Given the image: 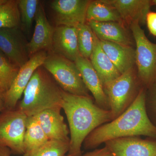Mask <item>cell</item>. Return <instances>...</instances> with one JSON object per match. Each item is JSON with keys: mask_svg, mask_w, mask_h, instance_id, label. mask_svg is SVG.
Here are the masks:
<instances>
[{"mask_svg": "<svg viewBox=\"0 0 156 156\" xmlns=\"http://www.w3.org/2000/svg\"><path fill=\"white\" fill-rule=\"evenodd\" d=\"M146 89L142 88L133 103L122 114L93 130L84 140L86 149H93L111 140L144 136L156 138V127L148 116Z\"/></svg>", "mask_w": 156, "mask_h": 156, "instance_id": "1", "label": "cell"}, {"mask_svg": "<svg viewBox=\"0 0 156 156\" xmlns=\"http://www.w3.org/2000/svg\"><path fill=\"white\" fill-rule=\"evenodd\" d=\"M93 99L62 90V109L67 117L70 135L67 156L82 155L81 148L87 136L98 127L112 120L110 111L98 106Z\"/></svg>", "mask_w": 156, "mask_h": 156, "instance_id": "2", "label": "cell"}, {"mask_svg": "<svg viewBox=\"0 0 156 156\" xmlns=\"http://www.w3.org/2000/svg\"><path fill=\"white\" fill-rule=\"evenodd\" d=\"M23 94L17 109L27 117L48 109L62 108V89L42 66L34 73Z\"/></svg>", "mask_w": 156, "mask_h": 156, "instance_id": "3", "label": "cell"}, {"mask_svg": "<svg viewBox=\"0 0 156 156\" xmlns=\"http://www.w3.org/2000/svg\"><path fill=\"white\" fill-rule=\"evenodd\" d=\"M103 87L113 120L130 106L144 87L134 67Z\"/></svg>", "mask_w": 156, "mask_h": 156, "instance_id": "4", "label": "cell"}, {"mask_svg": "<svg viewBox=\"0 0 156 156\" xmlns=\"http://www.w3.org/2000/svg\"><path fill=\"white\" fill-rule=\"evenodd\" d=\"M42 66L65 92L79 96H91L74 62L53 52H48Z\"/></svg>", "mask_w": 156, "mask_h": 156, "instance_id": "5", "label": "cell"}, {"mask_svg": "<svg viewBox=\"0 0 156 156\" xmlns=\"http://www.w3.org/2000/svg\"><path fill=\"white\" fill-rule=\"evenodd\" d=\"M130 26L136 46V73L143 87L146 89L156 82V44L147 38L138 23Z\"/></svg>", "mask_w": 156, "mask_h": 156, "instance_id": "6", "label": "cell"}, {"mask_svg": "<svg viewBox=\"0 0 156 156\" xmlns=\"http://www.w3.org/2000/svg\"><path fill=\"white\" fill-rule=\"evenodd\" d=\"M3 111L0 115V145L22 155L25 153L23 141L28 117L17 108Z\"/></svg>", "mask_w": 156, "mask_h": 156, "instance_id": "7", "label": "cell"}, {"mask_svg": "<svg viewBox=\"0 0 156 156\" xmlns=\"http://www.w3.org/2000/svg\"><path fill=\"white\" fill-rule=\"evenodd\" d=\"M48 52L42 51L31 56L28 61L20 69L11 87L4 93V110L16 108L17 102L38 68L42 66ZM3 110V111H4Z\"/></svg>", "mask_w": 156, "mask_h": 156, "instance_id": "8", "label": "cell"}, {"mask_svg": "<svg viewBox=\"0 0 156 156\" xmlns=\"http://www.w3.org/2000/svg\"><path fill=\"white\" fill-rule=\"evenodd\" d=\"M89 0H54L51 3L53 19L56 26L77 27L87 23Z\"/></svg>", "mask_w": 156, "mask_h": 156, "instance_id": "9", "label": "cell"}, {"mask_svg": "<svg viewBox=\"0 0 156 156\" xmlns=\"http://www.w3.org/2000/svg\"><path fill=\"white\" fill-rule=\"evenodd\" d=\"M28 43L20 27L0 29V50L20 68L30 59Z\"/></svg>", "mask_w": 156, "mask_h": 156, "instance_id": "10", "label": "cell"}, {"mask_svg": "<svg viewBox=\"0 0 156 156\" xmlns=\"http://www.w3.org/2000/svg\"><path fill=\"white\" fill-rule=\"evenodd\" d=\"M105 144L115 156H156V138L129 136L111 140Z\"/></svg>", "mask_w": 156, "mask_h": 156, "instance_id": "11", "label": "cell"}, {"mask_svg": "<svg viewBox=\"0 0 156 156\" xmlns=\"http://www.w3.org/2000/svg\"><path fill=\"white\" fill-rule=\"evenodd\" d=\"M35 27L32 37L27 44L30 58L42 51H52L54 29L50 25L41 3L39 4L34 19Z\"/></svg>", "mask_w": 156, "mask_h": 156, "instance_id": "12", "label": "cell"}, {"mask_svg": "<svg viewBox=\"0 0 156 156\" xmlns=\"http://www.w3.org/2000/svg\"><path fill=\"white\" fill-rule=\"evenodd\" d=\"M74 62L80 73L85 86L92 93L95 103L99 107L110 111L108 99L103 84L90 60L80 56Z\"/></svg>", "mask_w": 156, "mask_h": 156, "instance_id": "13", "label": "cell"}, {"mask_svg": "<svg viewBox=\"0 0 156 156\" xmlns=\"http://www.w3.org/2000/svg\"><path fill=\"white\" fill-rule=\"evenodd\" d=\"M52 52L74 62L81 56L78 48L77 28L65 26L55 27Z\"/></svg>", "mask_w": 156, "mask_h": 156, "instance_id": "14", "label": "cell"}, {"mask_svg": "<svg viewBox=\"0 0 156 156\" xmlns=\"http://www.w3.org/2000/svg\"><path fill=\"white\" fill-rule=\"evenodd\" d=\"M61 109H48L34 116L49 140L70 141L69 131L61 114Z\"/></svg>", "mask_w": 156, "mask_h": 156, "instance_id": "15", "label": "cell"}, {"mask_svg": "<svg viewBox=\"0 0 156 156\" xmlns=\"http://www.w3.org/2000/svg\"><path fill=\"white\" fill-rule=\"evenodd\" d=\"M116 9L124 24L130 25L134 23L140 24L146 23L150 12L151 1L149 0H108Z\"/></svg>", "mask_w": 156, "mask_h": 156, "instance_id": "16", "label": "cell"}, {"mask_svg": "<svg viewBox=\"0 0 156 156\" xmlns=\"http://www.w3.org/2000/svg\"><path fill=\"white\" fill-rule=\"evenodd\" d=\"M87 23L100 41L132 47L133 42L131 36L123 23L112 21Z\"/></svg>", "mask_w": 156, "mask_h": 156, "instance_id": "17", "label": "cell"}, {"mask_svg": "<svg viewBox=\"0 0 156 156\" xmlns=\"http://www.w3.org/2000/svg\"><path fill=\"white\" fill-rule=\"evenodd\" d=\"M104 51L121 74L134 68L135 65V50L131 46L101 41Z\"/></svg>", "mask_w": 156, "mask_h": 156, "instance_id": "18", "label": "cell"}, {"mask_svg": "<svg viewBox=\"0 0 156 156\" xmlns=\"http://www.w3.org/2000/svg\"><path fill=\"white\" fill-rule=\"evenodd\" d=\"M89 60L99 76L103 87L121 75L101 48L98 39Z\"/></svg>", "mask_w": 156, "mask_h": 156, "instance_id": "19", "label": "cell"}, {"mask_svg": "<svg viewBox=\"0 0 156 156\" xmlns=\"http://www.w3.org/2000/svg\"><path fill=\"white\" fill-rule=\"evenodd\" d=\"M87 22H117L123 23L119 13L108 0L91 1L87 8Z\"/></svg>", "mask_w": 156, "mask_h": 156, "instance_id": "20", "label": "cell"}, {"mask_svg": "<svg viewBox=\"0 0 156 156\" xmlns=\"http://www.w3.org/2000/svg\"><path fill=\"white\" fill-rule=\"evenodd\" d=\"M49 140L35 117H27L23 141L25 153L37 148Z\"/></svg>", "mask_w": 156, "mask_h": 156, "instance_id": "21", "label": "cell"}, {"mask_svg": "<svg viewBox=\"0 0 156 156\" xmlns=\"http://www.w3.org/2000/svg\"><path fill=\"white\" fill-rule=\"evenodd\" d=\"M17 0H5L0 5V29L20 27Z\"/></svg>", "mask_w": 156, "mask_h": 156, "instance_id": "22", "label": "cell"}, {"mask_svg": "<svg viewBox=\"0 0 156 156\" xmlns=\"http://www.w3.org/2000/svg\"><path fill=\"white\" fill-rule=\"evenodd\" d=\"M76 28L80 54L82 57L89 59L98 38L87 23Z\"/></svg>", "mask_w": 156, "mask_h": 156, "instance_id": "23", "label": "cell"}, {"mask_svg": "<svg viewBox=\"0 0 156 156\" xmlns=\"http://www.w3.org/2000/svg\"><path fill=\"white\" fill-rule=\"evenodd\" d=\"M69 141L49 140L37 148L21 156H67Z\"/></svg>", "mask_w": 156, "mask_h": 156, "instance_id": "24", "label": "cell"}, {"mask_svg": "<svg viewBox=\"0 0 156 156\" xmlns=\"http://www.w3.org/2000/svg\"><path fill=\"white\" fill-rule=\"evenodd\" d=\"M40 3L38 0H17L20 14V27L26 34L30 33Z\"/></svg>", "mask_w": 156, "mask_h": 156, "instance_id": "25", "label": "cell"}, {"mask_svg": "<svg viewBox=\"0 0 156 156\" xmlns=\"http://www.w3.org/2000/svg\"><path fill=\"white\" fill-rule=\"evenodd\" d=\"M20 69L0 50V81L4 92L11 87Z\"/></svg>", "mask_w": 156, "mask_h": 156, "instance_id": "26", "label": "cell"}, {"mask_svg": "<svg viewBox=\"0 0 156 156\" xmlns=\"http://www.w3.org/2000/svg\"><path fill=\"white\" fill-rule=\"evenodd\" d=\"M145 107L150 120L156 127V82L146 89Z\"/></svg>", "mask_w": 156, "mask_h": 156, "instance_id": "27", "label": "cell"}, {"mask_svg": "<svg viewBox=\"0 0 156 156\" xmlns=\"http://www.w3.org/2000/svg\"><path fill=\"white\" fill-rule=\"evenodd\" d=\"M146 23L150 32L156 37V12L150 11L147 15Z\"/></svg>", "mask_w": 156, "mask_h": 156, "instance_id": "28", "label": "cell"}, {"mask_svg": "<svg viewBox=\"0 0 156 156\" xmlns=\"http://www.w3.org/2000/svg\"><path fill=\"white\" fill-rule=\"evenodd\" d=\"M80 156H115V155L106 146H105L102 148L95 149L92 151L89 152L84 154H82Z\"/></svg>", "mask_w": 156, "mask_h": 156, "instance_id": "29", "label": "cell"}, {"mask_svg": "<svg viewBox=\"0 0 156 156\" xmlns=\"http://www.w3.org/2000/svg\"><path fill=\"white\" fill-rule=\"evenodd\" d=\"M12 152L9 147L0 145V156H11Z\"/></svg>", "mask_w": 156, "mask_h": 156, "instance_id": "30", "label": "cell"}, {"mask_svg": "<svg viewBox=\"0 0 156 156\" xmlns=\"http://www.w3.org/2000/svg\"><path fill=\"white\" fill-rule=\"evenodd\" d=\"M4 93L5 92L0 89V112L4 109Z\"/></svg>", "mask_w": 156, "mask_h": 156, "instance_id": "31", "label": "cell"}, {"mask_svg": "<svg viewBox=\"0 0 156 156\" xmlns=\"http://www.w3.org/2000/svg\"><path fill=\"white\" fill-rule=\"evenodd\" d=\"M5 0H0V5L2 4L3 3L5 2Z\"/></svg>", "mask_w": 156, "mask_h": 156, "instance_id": "32", "label": "cell"}, {"mask_svg": "<svg viewBox=\"0 0 156 156\" xmlns=\"http://www.w3.org/2000/svg\"><path fill=\"white\" fill-rule=\"evenodd\" d=\"M152 3L153 4H154V5H156V0H153V1H151Z\"/></svg>", "mask_w": 156, "mask_h": 156, "instance_id": "33", "label": "cell"}, {"mask_svg": "<svg viewBox=\"0 0 156 156\" xmlns=\"http://www.w3.org/2000/svg\"><path fill=\"white\" fill-rule=\"evenodd\" d=\"M1 87H2V85H1V81H0V89H1Z\"/></svg>", "mask_w": 156, "mask_h": 156, "instance_id": "34", "label": "cell"}]
</instances>
